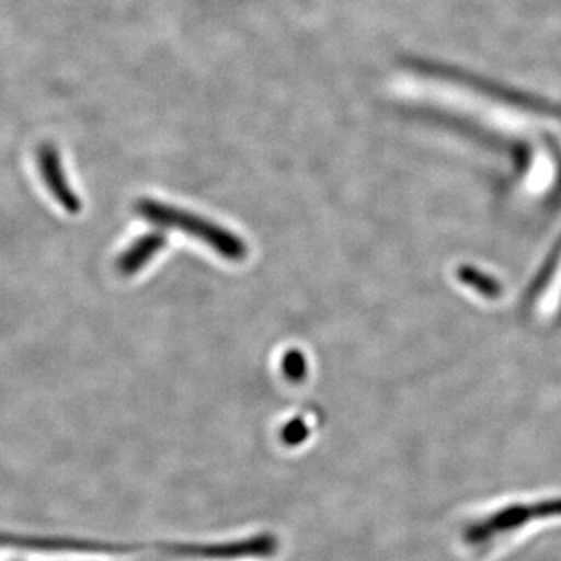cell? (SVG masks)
Masks as SVG:
<instances>
[{"instance_id": "8992f818", "label": "cell", "mask_w": 561, "mask_h": 561, "mask_svg": "<svg viewBox=\"0 0 561 561\" xmlns=\"http://www.w3.org/2000/svg\"><path fill=\"white\" fill-rule=\"evenodd\" d=\"M284 376L290 382H301L308 373V362H306L305 354L298 350H291L289 353L284 354L283 364Z\"/></svg>"}, {"instance_id": "7a4b0ae2", "label": "cell", "mask_w": 561, "mask_h": 561, "mask_svg": "<svg viewBox=\"0 0 561 561\" xmlns=\"http://www.w3.org/2000/svg\"><path fill=\"white\" fill-rule=\"evenodd\" d=\"M561 516V497L530 502V504H512L500 511L483 516L468 524L463 530V540L471 546L485 545L501 535L527 526L531 522Z\"/></svg>"}, {"instance_id": "277c9868", "label": "cell", "mask_w": 561, "mask_h": 561, "mask_svg": "<svg viewBox=\"0 0 561 561\" xmlns=\"http://www.w3.org/2000/svg\"><path fill=\"white\" fill-rule=\"evenodd\" d=\"M0 548L22 549V551L117 553V546L103 545V542L25 537V535L11 534H0Z\"/></svg>"}, {"instance_id": "5b68a950", "label": "cell", "mask_w": 561, "mask_h": 561, "mask_svg": "<svg viewBox=\"0 0 561 561\" xmlns=\"http://www.w3.org/2000/svg\"><path fill=\"white\" fill-rule=\"evenodd\" d=\"M168 245V236L161 231H151L140 236L121 254L117 268L122 275L131 276L142 271L164 247Z\"/></svg>"}, {"instance_id": "3957f363", "label": "cell", "mask_w": 561, "mask_h": 561, "mask_svg": "<svg viewBox=\"0 0 561 561\" xmlns=\"http://www.w3.org/2000/svg\"><path fill=\"white\" fill-rule=\"evenodd\" d=\"M38 168L41 179H43L50 194L54 195L55 201L60 203L68 213H79L81 209L79 195L73 192L72 186L69 184L65 168H62L60 153L50 144L41 147L38 151Z\"/></svg>"}, {"instance_id": "52a82bcc", "label": "cell", "mask_w": 561, "mask_h": 561, "mask_svg": "<svg viewBox=\"0 0 561 561\" xmlns=\"http://www.w3.org/2000/svg\"><path fill=\"white\" fill-rule=\"evenodd\" d=\"M306 437H308V426L300 419L290 421L283 430V440L287 445H298V443L305 442Z\"/></svg>"}, {"instance_id": "6da1fadb", "label": "cell", "mask_w": 561, "mask_h": 561, "mask_svg": "<svg viewBox=\"0 0 561 561\" xmlns=\"http://www.w3.org/2000/svg\"><path fill=\"white\" fill-rule=\"evenodd\" d=\"M136 213L142 219L153 224L154 227L179 230L194 236L195 239L206 243L225 260L239 262L245 260L247 254H249L245 242L234 232L219 227V225L205 219V217L192 214L190 210L144 198L136 205Z\"/></svg>"}]
</instances>
